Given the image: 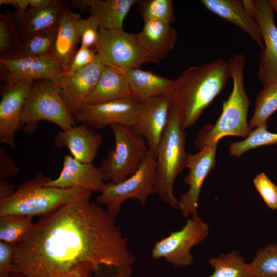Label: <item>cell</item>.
<instances>
[{"instance_id":"6da1fadb","label":"cell","mask_w":277,"mask_h":277,"mask_svg":"<svg viewBox=\"0 0 277 277\" xmlns=\"http://www.w3.org/2000/svg\"><path fill=\"white\" fill-rule=\"evenodd\" d=\"M115 218L90 201L44 215L13 245L11 277H104L105 271L132 267L135 257Z\"/></svg>"},{"instance_id":"7a4b0ae2","label":"cell","mask_w":277,"mask_h":277,"mask_svg":"<svg viewBox=\"0 0 277 277\" xmlns=\"http://www.w3.org/2000/svg\"><path fill=\"white\" fill-rule=\"evenodd\" d=\"M230 78L228 62L217 59L189 67L173 80L168 94L170 107L176 112L185 129L196 122Z\"/></svg>"},{"instance_id":"3957f363","label":"cell","mask_w":277,"mask_h":277,"mask_svg":"<svg viewBox=\"0 0 277 277\" xmlns=\"http://www.w3.org/2000/svg\"><path fill=\"white\" fill-rule=\"evenodd\" d=\"M228 62L231 72L232 89L227 100L223 102L222 111L215 123L205 126L197 133L194 145L199 150L226 136L246 138L251 131L247 120L250 101L244 86L245 58L242 54H234Z\"/></svg>"},{"instance_id":"277c9868","label":"cell","mask_w":277,"mask_h":277,"mask_svg":"<svg viewBox=\"0 0 277 277\" xmlns=\"http://www.w3.org/2000/svg\"><path fill=\"white\" fill-rule=\"evenodd\" d=\"M50 179L39 173L24 182L11 195L0 200V215H44L67 204L90 201L92 192L45 186Z\"/></svg>"},{"instance_id":"5b68a950","label":"cell","mask_w":277,"mask_h":277,"mask_svg":"<svg viewBox=\"0 0 277 277\" xmlns=\"http://www.w3.org/2000/svg\"><path fill=\"white\" fill-rule=\"evenodd\" d=\"M176 112L170 107L169 119L156 153V193L165 203L179 208L173 186L178 175L186 168V134Z\"/></svg>"},{"instance_id":"8992f818","label":"cell","mask_w":277,"mask_h":277,"mask_svg":"<svg viewBox=\"0 0 277 277\" xmlns=\"http://www.w3.org/2000/svg\"><path fill=\"white\" fill-rule=\"evenodd\" d=\"M42 121H48L66 130L77 123L52 80L43 79L33 82L24 106L21 129L31 134Z\"/></svg>"},{"instance_id":"52a82bcc","label":"cell","mask_w":277,"mask_h":277,"mask_svg":"<svg viewBox=\"0 0 277 277\" xmlns=\"http://www.w3.org/2000/svg\"><path fill=\"white\" fill-rule=\"evenodd\" d=\"M114 138V147L101 163L105 181L122 182L138 169L149 152L145 140L131 127L114 124L110 126Z\"/></svg>"},{"instance_id":"ba28073f","label":"cell","mask_w":277,"mask_h":277,"mask_svg":"<svg viewBox=\"0 0 277 277\" xmlns=\"http://www.w3.org/2000/svg\"><path fill=\"white\" fill-rule=\"evenodd\" d=\"M156 159L149 151L137 170L127 179L117 183H105L96 200L99 205L116 217L123 203L129 199L145 206L149 197L156 193Z\"/></svg>"},{"instance_id":"9c48e42d","label":"cell","mask_w":277,"mask_h":277,"mask_svg":"<svg viewBox=\"0 0 277 277\" xmlns=\"http://www.w3.org/2000/svg\"><path fill=\"white\" fill-rule=\"evenodd\" d=\"M95 48L104 66L121 72L138 68L146 63H159L140 47L135 34L123 29L100 28Z\"/></svg>"},{"instance_id":"30bf717a","label":"cell","mask_w":277,"mask_h":277,"mask_svg":"<svg viewBox=\"0 0 277 277\" xmlns=\"http://www.w3.org/2000/svg\"><path fill=\"white\" fill-rule=\"evenodd\" d=\"M209 230L207 223L198 215L193 216L182 229L156 242L151 256L154 259L163 258L176 267L190 266L193 259L190 252L191 248L207 236Z\"/></svg>"},{"instance_id":"8fae6325","label":"cell","mask_w":277,"mask_h":277,"mask_svg":"<svg viewBox=\"0 0 277 277\" xmlns=\"http://www.w3.org/2000/svg\"><path fill=\"white\" fill-rule=\"evenodd\" d=\"M247 9L258 22L262 35V50L258 78L265 86L277 82V26L275 11L270 0H243Z\"/></svg>"},{"instance_id":"7c38bea8","label":"cell","mask_w":277,"mask_h":277,"mask_svg":"<svg viewBox=\"0 0 277 277\" xmlns=\"http://www.w3.org/2000/svg\"><path fill=\"white\" fill-rule=\"evenodd\" d=\"M142 107V103L129 97L94 105L85 104L72 115L76 123L86 124L94 129H102L114 124L132 127Z\"/></svg>"},{"instance_id":"4fadbf2b","label":"cell","mask_w":277,"mask_h":277,"mask_svg":"<svg viewBox=\"0 0 277 277\" xmlns=\"http://www.w3.org/2000/svg\"><path fill=\"white\" fill-rule=\"evenodd\" d=\"M33 81L19 80L6 83L0 102V143L16 148L15 134L22 128V114Z\"/></svg>"},{"instance_id":"5bb4252c","label":"cell","mask_w":277,"mask_h":277,"mask_svg":"<svg viewBox=\"0 0 277 277\" xmlns=\"http://www.w3.org/2000/svg\"><path fill=\"white\" fill-rule=\"evenodd\" d=\"M218 142L200 150L197 153L188 154L186 168L189 172L184 182L189 186V189L178 200L179 208L184 216L197 215L200 192L205 179L215 166Z\"/></svg>"},{"instance_id":"9a60e30c","label":"cell","mask_w":277,"mask_h":277,"mask_svg":"<svg viewBox=\"0 0 277 277\" xmlns=\"http://www.w3.org/2000/svg\"><path fill=\"white\" fill-rule=\"evenodd\" d=\"M103 66L97 56L89 66L74 72L64 71L54 81L72 115L86 104L98 82Z\"/></svg>"},{"instance_id":"2e32d148","label":"cell","mask_w":277,"mask_h":277,"mask_svg":"<svg viewBox=\"0 0 277 277\" xmlns=\"http://www.w3.org/2000/svg\"><path fill=\"white\" fill-rule=\"evenodd\" d=\"M170 109L168 94L148 100L142 103L136 122L131 127L136 134L145 140L149 152L155 157L168 124Z\"/></svg>"},{"instance_id":"e0dca14e","label":"cell","mask_w":277,"mask_h":277,"mask_svg":"<svg viewBox=\"0 0 277 277\" xmlns=\"http://www.w3.org/2000/svg\"><path fill=\"white\" fill-rule=\"evenodd\" d=\"M4 83L19 80L35 81L48 79L55 81L63 72L52 56H21L0 60Z\"/></svg>"},{"instance_id":"ac0fdd59","label":"cell","mask_w":277,"mask_h":277,"mask_svg":"<svg viewBox=\"0 0 277 277\" xmlns=\"http://www.w3.org/2000/svg\"><path fill=\"white\" fill-rule=\"evenodd\" d=\"M105 184L101 166L79 162L71 155L63 156V167L58 176L50 179L45 186L63 189L76 188L101 192Z\"/></svg>"},{"instance_id":"d6986e66","label":"cell","mask_w":277,"mask_h":277,"mask_svg":"<svg viewBox=\"0 0 277 277\" xmlns=\"http://www.w3.org/2000/svg\"><path fill=\"white\" fill-rule=\"evenodd\" d=\"M102 134L86 125L80 124L56 134L54 144L57 148H67L76 160L92 163L103 143Z\"/></svg>"},{"instance_id":"ffe728a7","label":"cell","mask_w":277,"mask_h":277,"mask_svg":"<svg viewBox=\"0 0 277 277\" xmlns=\"http://www.w3.org/2000/svg\"><path fill=\"white\" fill-rule=\"evenodd\" d=\"M209 11L244 31L262 50L264 43L259 25L243 0H201Z\"/></svg>"},{"instance_id":"44dd1931","label":"cell","mask_w":277,"mask_h":277,"mask_svg":"<svg viewBox=\"0 0 277 277\" xmlns=\"http://www.w3.org/2000/svg\"><path fill=\"white\" fill-rule=\"evenodd\" d=\"M135 35L140 47L159 63L167 57L177 40L171 24L153 21H144L142 31Z\"/></svg>"},{"instance_id":"7402d4cb","label":"cell","mask_w":277,"mask_h":277,"mask_svg":"<svg viewBox=\"0 0 277 277\" xmlns=\"http://www.w3.org/2000/svg\"><path fill=\"white\" fill-rule=\"evenodd\" d=\"M121 73L129 85L132 97L142 103L155 97L169 94L173 84L172 80L140 68Z\"/></svg>"},{"instance_id":"603a6c76","label":"cell","mask_w":277,"mask_h":277,"mask_svg":"<svg viewBox=\"0 0 277 277\" xmlns=\"http://www.w3.org/2000/svg\"><path fill=\"white\" fill-rule=\"evenodd\" d=\"M66 8L63 2L54 0L46 8H29L23 13L17 12L14 20L22 40L35 33L56 28Z\"/></svg>"},{"instance_id":"cb8c5ba5","label":"cell","mask_w":277,"mask_h":277,"mask_svg":"<svg viewBox=\"0 0 277 277\" xmlns=\"http://www.w3.org/2000/svg\"><path fill=\"white\" fill-rule=\"evenodd\" d=\"M81 18L78 13L66 8L57 26L52 56L64 72L68 70L77 44L80 42L76 24Z\"/></svg>"},{"instance_id":"d4e9b609","label":"cell","mask_w":277,"mask_h":277,"mask_svg":"<svg viewBox=\"0 0 277 277\" xmlns=\"http://www.w3.org/2000/svg\"><path fill=\"white\" fill-rule=\"evenodd\" d=\"M132 97L124 75L108 66H103L98 82L86 104L94 105Z\"/></svg>"},{"instance_id":"484cf974","label":"cell","mask_w":277,"mask_h":277,"mask_svg":"<svg viewBox=\"0 0 277 277\" xmlns=\"http://www.w3.org/2000/svg\"><path fill=\"white\" fill-rule=\"evenodd\" d=\"M138 0H92L88 10L98 21L100 28L123 29L124 20Z\"/></svg>"},{"instance_id":"4316f807","label":"cell","mask_w":277,"mask_h":277,"mask_svg":"<svg viewBox=\"0 0 277 277\" xmlns=\"http://www.w3.org/2000/svg\"><path fill=\"white\" fill-rule=\"evenodd\" d=\"M21 33L10 12L0 15V60L22 56Z\"/></svg>"},{"instance_id":"83f0119b","label":"cell","mask_w":277,"mask_h":277,"mask_svg":"<svg viewBox=\"0 0 277 277\" xmlns=\"http://www.w3.org/2000/svg\"><path fill=\"white\" fill-rule=\"evenodd\" d=\"M209 264L214 272L207 277H254L249 263L245 262L237 250L221 253L219 257L211 259Z\"/></svg>"},{"instance_id":"f1b7e54d","label":"cell","mask_w":277,"mask_h":277,"mask_svg":"<svg viewBox=\"0 0 277 277\" xmlns=\"http://www.w3.org/2000/svg\"><path fill=\"white\" fill-rule=\"evenodd\" d=\"M33 225L32 216L0 215V241L12 245L23 242L29 235Z\"/></svg>"},{"instance_id":"f546056e","label":"cell","mask_w":277,"mask_h":277,"mask_svg":"<svg viewBox=\"0 0 277 277\" xmlns=\"http://www.w3.org/2000/svg\"><path fill=\"white\" fill-rule=\"evenodd\" d=\"M277 111V82L264 86L256 98L253 115L249 123L250 129L267 125L268 118Z\"/></svg>"},{"instance_id":"4dcf8cb0","label":"cell","mask_w":277,"mask_h":277,"mask_svg":"<svg viewBox=\"0 0 277 277\" xmlns=\"http://www.w3.org/2000/svg\"><path fill=\"white\" fill-rule=\"evenodd\" d=\"M274 144H277V133L268 131L267 125H263L251 130L244 140L231 143L229 151L230 155L240 156L249 150Z\"/></svg>"},{"instance_id":"1f68e13d","label":"cell","mask_w":277,"mask_h":277,"mask_svg":"<svg viewBox=\"0 0 277 277\" xmlns=\"http://www.w3.org/2000/svg\"><path fill=\"white\" fill-rule=\"evenodd\" d=\"M56 28L35 33L23 39L22 56H52Z\"/></svg>"},{"instance_id":"d6a6232c","label":"cell","mask_w":277,"mask_h":277,"mask_svg":"<svg viewBox=\"0 0 277 277\" xmlns=\"http://www.w3.org/2000/svg\"><path fill=\"white\" fill-rule=\"evenodd\" d=\"M138 9L144 21H153L168 24L175 19L172 0L138 1Z\"/></svg>"},{"instance_id":"836d02e7","label":"cell","mask_w":277,"mask_h":277,"mask_svg":"<svg viewBox=\"0 0 277 277\" xmlns=\"http://www.w3.org/2000/svg\"><path fill=\"white\" fill-rule=\"evenodd\" d=\"M249 264L254 277H277V243L260 249Z\"/></svg>"},{"instance_id":"e575fe53","label":"cell","mask_w":277,"mask_h":277,"mask_svg":"<svg viewBox=\"0 0 277 277\" xmlns=\"http://www.w3.org/2000/svg\"><path fill=\"white\" fill-rule=\"evenodd\" d=\"M81 46L87 48L96 47L99 38L100 26L98 19L90 15L87 18H80L76 24Z\"/></svg>"},{"instance_id":"d590c367","label":"cell","mask_w":277,"mask_h":277,"mask_svg":"<svg viewBox=\"0 0 277 277\" xmlns=\"http://www.w3.org/2000/svg\"><path fill=\"white\" fill-rule=\"evenodd\" d=\"M253 183L267 206L277 209V186L264 172L256 175Z\"/></svg>"},{"instance_id":"8d00e7d4","label":"cell","mask_w":277,"mask_h":277,"mask_svg":"<svg viewBox=\"0 0 277 277\" xmlns=\"http://www.w3.org/2000/svg\"><path fill=\"white\" fill-rule=\"evenodd\" d=\"M95 47H80L74 53L66 72L78 71L93 63L97 57Z\"/></svg>"},{"instance_id":"74e56055","label":"cell","mask_w":277,"mask_h":277,"mask_svg":"<svg viewBox=\"0 0 277 277\" xmlns=\"http://www.w3.org/2000/svg\"><path fill=\"white\" fill-rule=\"evenodd\" d=\"M14 256V246L0 241V277H11Z\"/></svg>"},{"instance_id":"f35d334b","label":"cell","mask_w":277,"mask_h":277,"mask_svg":"<svg viewBox=\"0 0 277 277\" xmlns=\"http://www.w3.org/2000/svg\"><path fill=\"white\" fill-rule=\"evenodd\" d=\"M20 173V169L7 152L5 147L0 145V179H8Z\"/></svg>"},{"instance_id":"ab89813d","label":"cell","mask_w":277,"mask_h":277,"mask_svg":"<svg viewBox=\"0 0 277 277\" xmlns=\"http://www.w3.org/2000/svg\"><path fill=\"white\" fill-rule=\"evenodd\" d=\"M14 185L8 179L0 180V200L11 195L14 191Z\"/></svg>"},{"instance_id":"60d3db41","label":"cell","mask_w":277,"mask_h":277,"mask_svg":"<svg viewBox=\"0 0 277 277\" xmlns=\"http://www.w3.org/2000/svg\"><path fill=\"white\" fill-rule=\"evenodd\" d=\"M92 0H72L71 1L72 6L81 11L89 9Z\"/></svg>"},{"instance_id":"b9f144b4","label":"cell","mask_w":277,"mask_h":277,"mask_svg":"<svg viewBox=\"0 0 277 277\" xmlns=\"http://www.w3.org/2000/svg\"><path fill=\"white\" fill-rule=\"evenodd\" d=\"M54 0H28L30 8H44L52 4Z\"/></svg>"},{"instance_id":"7bdbcfd3","label":"cell","mask_w":277,"mask_h":277,"mask_svg":"<svg viewBox=\"0 0 277 277\" xmlns=\"http://www.w3.org/2000/svg\"><path fill=\"white\" fill-rule=\"evenodd\" d=\"M272 4L275 12H277V0H270Z\"/></svg>"},{"instance_id":"ee69618b","label":"cell","mask_w":277,"mask_h":277,"mask_svg":"<svg viewBox=\"0 0 277 277\" xmlns=\"http://www.w3.org/2000/svg\"><path fill=\"white\" fill-rule=\"evenodd\" d=\"M276 13H277V12H276Z\"/></svg>"}]
</instances>
